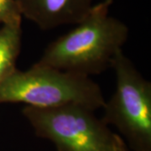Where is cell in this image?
<instances>
[{
    "label": "cell",
    "instance_id": "6da1fadb",
    "mask_svg": "<svg viewBox=\"0 0 151 151\" xmlns=\"http://www.w3.org/2000/svg\"><path fill=\"white\" fill-rule=\"evenodd\" d=\"M112 4L103 0L92 5L74 29L49 44L35 63L86 76L111 68L129 34L125 24L109 16Z\"/></svg>",
    "mask_w": 151,
    "mask_h": 151
},
{
    "label": "cell",
    "instance_id": "7a4b0ae2",
    "mask_svg": "<svg viewBox=\"0 0 151 151\" xmlns=\"http://www.w3.org/2000/svg\"><path fill=\"white\" fill-rule=\"evenodd\" d=\"M105 98L90 76L35 63L27 70L16 69L0 85V103H24L38 108L77 105L96 111Z\"/></svg>",
    "mask_w": 151,
    "mask_h": 151
},
{
    "label": "cell",
    "instance_id": "3957f363",
    "mask_svg": "<svg viewBox=\"0 0 151 151\" xmlns=\"http://www.w3.org/2000/svg\"><path fill=\"white\" fill-rule=\"evenodd\" d=\"M94 112L77 105L22 109L35 135L50 141L56 151H129L124 139Z\"/></svg>",
    "mask_w": 151,
    "mask_h": 151
},
{
    "label": "cell",
    "instance_id": "277c9868",
    "mask_svg": "<svg viewBox=\"0 0 151 151\" xmlns=\"http://www.w3.org/2000/svg\"><path fill=\"white\" fill-rule=\"evenodd\" d=\"M116 87L103 106L102 119L113 125L133 151H151V82L135 67L123 50L111 65Z\"/></svg>",
    "mask_w": 151,
    "mask_h": 151
},
{
    "label": "cell",
    "instance_id": "5b68a950",
    "mask_svg": "<svg viewBox=\"0 0 151 151\" xmlns=\"http://www.w3.org/2000/svg\"><path fill=\"white\" fill-rule=\"evenodd\" d=\"M22 17L43 30L76 24L92 7V0H16Z\"/></svg>",
    "mask_w": 151,
    "mask_h": 151
},
{
    "label": "cell",
    "instance_id": "8992f818",
    "mask_svg": "<svg viewBox=\"0 0 151 151\" xmlns=\"http://www.w3.org/2000/svg\"><path fill=\"white\" fill-rule=\"evenodd\" d=\"M22 47L21 23L0 26V85L16 70Z\"/></svg>",
    "mask_w": 151,
    "mask_h": 151
},
{
    "label": "cell",
    "instance_id": "52a82bcc",
    "mask_svg": "<svg viewBox=\"0 0 151 151\" xmlns=\"http://www.w3.org/2000/svg\"><path fill=\"white\" fill-rule=\"evenodd\" d=\"M14 23H22L16 0H0V25Z\"/></svg>",
    "mask_w": 151,
    "mask_h": 151
}]
</instances>
